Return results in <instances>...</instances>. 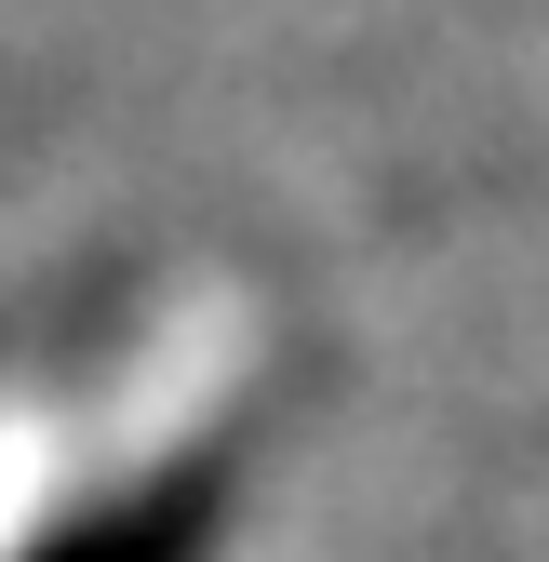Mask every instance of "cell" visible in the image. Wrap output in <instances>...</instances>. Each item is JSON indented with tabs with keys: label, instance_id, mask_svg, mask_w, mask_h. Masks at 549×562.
I'll return each mask as SVG.
<instances>
[{
	"label": "cell",
	"instance_id": "obj_1",
	"mask_svg": "<svg viewBox=\"0 0 549 562\" xmlns=\"http://www.w3.org/2000/svg\"><path fill=\"white\" fill-rule=\"evenodd\" d=\"M228 496H242L228 456H175V469H148V482H121V496H94L81 522H54L27 562H215Z\"/></svg>",
	"mask_w": 549,
	"mask_h": 562
}]
</instances>
